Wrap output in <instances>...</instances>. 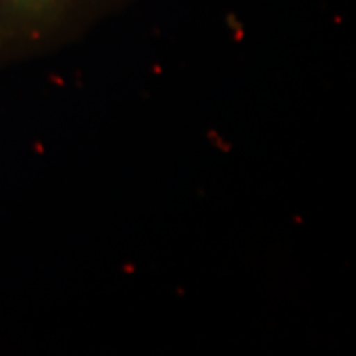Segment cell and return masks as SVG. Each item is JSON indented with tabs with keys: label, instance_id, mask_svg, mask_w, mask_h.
Here are the masks:
<instances>
[{
	"label": "cell",
	"instance_id": "obj_1",
	"mask_svg": "<svg viewBox=\"0 0 356 356\" xmlns=\"http://www.w3.org/2000/svg\"><path fill=\"white\" fill-rule=\"evenodd\" d=\"M137 0H0V65L47 55Z\"/></svg>",
	"mask_w": 356,
	"mask_h": 356
}]
</instances>
